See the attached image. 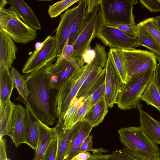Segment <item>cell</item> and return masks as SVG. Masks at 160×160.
I'll list each match as a JSON object with an SVG mask.
<instances>
[{
	"instance_id": "1",
	"label": "cell",
	"mask_w": 160,
	"mask_h": 160,
	"mask_svg": "<svg viewBox=\"0 0 160 160\" xmlns=\"http://www.w3.org/2000/svg\"><path fill=\"white\" fill-rule=\"evenodd\" d=\"M46 68L45 66L23 75L29 92L27 101L23 103L28 106L39 120L52 126L57 118L59 88L49 89Z\"/></svg>"
},
{
	"instance_id": "2",
	"label": "cell",
	"mask_w": 160,
	"mask_h": 160,
	"mask_svg": "<svg viewBox=\"0 0 160 160\" xmlns=\"http://www.w3.org/2000/svg\"><path fill=\"white\" fill-rule=\"evenodd\" d=\"M118 132L119 140L125 148L142 160L160 158L157 144L146 136L140 126L121 128Z\"/></svg>"
},
{
	"instance_id": "3",
	"label": "cell",
	"mask_w": 160,
	"mask_h": 160,
	"mask_svg": "<svg viewBox=\"0 0 160 160\" xmlns=\"http://www.w3.org/2000/svg\"><path fill=\"white\" fill-rule=\"evenodd\" d=\"M103 23L99 0H87V14L83 28L73 45L74 52L72 57L83 58L91 49L90 44L96 37L100 25Z\"/></svg>"
},
{
	"instance_id": "4",
	"label": "cell",
	"mask_w": 160,
	"mask_h": 160,
	"mask_svg": "<svg viewBox=\"0 0 160 160\" xmlns=\"http://www.w3.org/2000/svg\"><path fill=\"white\" fill-rule=\"evenodd\" d=\"M137 0H99L105 25L116 27L122 25H136L133 14Z\"/></svg>"
},
{
	"instance_id": "5",
	"label": "cell",
	"mask_w": 160,
	"mask_h": 160,
	"mask_svg": "<svg viewBox=\"0 0 160 160\" xmlns=\"http://www.w3.org/2000/svg\"><path fill=\"white\" fill-rule=\"evenodd\" d=\"M0 31L5 32L17 43L26 44L37 37L36 31L21 20L12 6L0 9Z\"/></svg>"
},
{
	"instance_id": "6",
	"label": "cell",
	"mask_w": 160,
	"mask_h": 160,
	"mask_svg": "<svg viewBox=\"0 0 160 160\" xmlns=\"http://www.w3.org/2000/svg\"><path fill=\"white\" fill-rule=\"evenodd\" d=\"M154 71L149 70L126 83H122L116 103L120 109L140 108L141 97L152 78Z\"/></svg>"
},
{
	"instance_id": "7",
	"label": "cell",
	"mask_w": 160,
	"mask_h": 160,
	"mask_svg": "<svg viewBox=\"0 0 160 160\" xmlns=\"http://www.w3.org/2000/svg\"><path fill=\"white\" fill-rule=\"evenodd\" d=\"M84 63V59L79 57L66 59L61 55L57 56L54 63L47 66L49 89L61 86L74 72L80 70Z\"/></svg>"
},
{
	"instance_id": "8",
	"label": "cell",
	"mask_w": 160,
	"mask_h": 160,
	"mask_svg": "<svg viewBox=\"0 0 160 160\" xmlns=\"http://www.w3.org/2000/svg\"><path fill=\"white\" fill-rule=\"evenodd\" d=\"M122 50L127 72V83L149 70L155 69L157 59L151 52L135 49Z\"/></svg>"
},
{
	"instance_id": "9",
	"label": "cell",
	"mask_w": 160,
	"mask_h": 160,
	"mask_svg": "<svg viewBox=\"0 0 160 160\" xmlns=\"http://www.w3.org/2000/svg\"><path fill=\"white\" fill-rule=\"evenodd\" d=\"M57 43L54 36L48 35L28 58L22 68V72L28 74L55 61L58 52Z\"/></svg>"
},
{
	"instance_id": "10",
	"label": "cell",
	"mask_w": 160,
	"mask_h": 160,
	"mask_svg": "<svg viewBox=\"0 0 160 160\" xmlns=\"http://www.w3.org/2000/svg\"><path fill=\"white\" fill-rule=\"evenodd\" d=\"M96 37L111 49H130L140 46L137 37L131 38L116 28L106 26L103 23L98 29Z\"/></svg>"
},
{
	"instance_id": "11",
	"label": "cell",
	"mask_w": 160,
	"mask_h": 160,
	"mask_svg": "<svg viewBox=\"0 0 160 160\" xmlns=\"http://www.w3.org/2000/svg\"><path fill=\"white\" fill-rule=\"evenodd\" d=\"M105 68L104 80L106 99L108 107L117 103V98L122 83L109 52Z\"/></svg>"
},
{
	"instance_id": "12",
	"label": "cell",
	"mask_w": 160,
	"mask_h": 160,
	"mask_svg": "<svg viewBox=\"0 0 160 160\" xmlns=\"http://www.w3.org/2000/svg\"><path fill=\"white\" fill-rule=\"evenodd\" d=\"M94 55L90 62L85 65V68L79 78L72 87L68 95L69 98L72 100L77 94L87 77L95 68L105 67L108 57L105 47L96 43L94 49Z\"/></svg>"
},
{
	"instance_id": "13",
	"label": "cell",
	"mask_w": 160,
	"mask_h": 160,
	"mask_svg": "<svg viewBox=\"0 0 160 160\" xmlns=\"http://www.w3.org/2000/svg\"><path fill=\"white\" fill-rule=\"evenodd\" d=\"M81 122H77L72 128L65 129L62 123L58 122L55 127L58 140L56 160H64L69 152L73 142L79 130Z\"/></svg>"
},
{
	"instance_id": "14",
	"label": "cell",
	"mask_w": 160,
	"mask_h": 160,
	"mask_svg": "<svg viewBox=\"0 0 160 160\" xmlns=\"http://www.w3.org/2000/svg\"><path fill=\"white\" fill-rule=\"evenodd\" d=\"M77 8V6L67 9L61 15L59 22L54 36L57 43V56L61 55L62 50L68 41Z\"/></svg>"
},
{
	"instance_id": "15",
	"label": "cell",
	"mask_w": 160,
	"mask_h": 160,
	"mask_svg": "<svg viewBox=\"0 0 160 160\" xmlns=\"http://www.w3.org/2000/svg\"><path fill=\"white\" fill-rule=\"evenodd\" d=\"M26 127V108L21 104H16L13 113L11 138L17 148L24 143Z\"/></svg>"
},
{
	"instance_id": "16",
	"label": "cell",
	"mask_w": 160,
	"mask_h": 160,
	"mask_svg": "<svg viewBox=\"0 0 160 160\" xmlns=\"http://www.w3.org/2000/svg\"><path fill=\"white\" fill-rule=\"evenodd\" d=\"M18 50L11 37L5 32L0 31V68H11Z\"/></svg>"
},
{
	"instance_id": "17",
	"label": "cell",
	"mask_w": 160,
	"mask_h": 160,
	"mask_svg": "<svg viewBox=\"0 0 160 160\" xmlns=\"http://www.w3.org/2000/svg\"><path fill=\"white\" fill-rule=\"evenodd\" d=\"M39 136L36 150L32 160H42L43 157L53 139L57 137L55 127L50 128L39 120Z\"/></svg>"
},
{
	"instance_id": "18",
	"label": "cell",
	"mask_w": 160,
	"mask_h": 160,
	"mask_svg": "<svg viewBox=\"0 0 160 160\" xmlns=\"http://www.w3.org/2000/svg\"><path fill=\"white\" fill-rule=\"evenodd\" d=\"M8 1L24 23L36 31L41 29L38 17L32 8L25 2L21 0H8Z\"/></svg>"
},
{
	"instance_id": "19",
	"label": "cell",
	"mask_w": 160,
	"mask_h": 160,
	"mask_svg": "<svg viewBox=\"0 0 160 160\" xmlns=\"http://www.w3.org/2000/svg\"><path fill=\"white\" fill-rule=\"evenodd\" d=\"M140 127L152 142L160 144V122L152 117L141 108L139 109Z\"/></svg>"
},
{
	"instance_id": "20",
	"label": "cell",
	"mask_w": 160,
	"mask_h": 160,
	"mask_svg": "<svg viewBox=\"0 0 160 160\" xmlns=\"http://www.w3.org/2000/svg\"><path fill=\"white\" fill-rule=\"evenodd\" d=\"M27 110V127L24 143L36 150L38 140L39 119L29 107L25 104Z\"/></svg>"
},
{
	"instance_id": "21",
	"label": "cell",
	"mask_w": 160,
	"mask_h": 160,
	"mask_svg": "<svg viewBox=\"0 0 160 160\" xmlns=\"http://www.w3.org/2000/svg\"><path fill=\"white\" fill-rule=\"evenodd\" d=\"M77 6L76 15L71 27L69 38L65 45L73 46L85 23L87 12V0H79Z\"/></svg>"
},
{
	"instance_id": "22",
	"label": "cell",
	"mask_w": 160,
	"mask_h": 160,
	"mask_svg": "<svg viewBox=\"0 0 160 160\" xmlns=\"http://www.w3.org/2000/svg\"><path fill=\"white\" fill-rule=\"evenodd\" d=\"M108 108L105 96L89 109L83 121L88 122L93 127L97 126L104 120L108 112Z\"/></svg>"
},
{
	"instance_id": "23",
	"label": "cell",
	"mask_w": 160,
	"mask_h": 160,
	"mask_svg": "<svg viewBox=\"0 0 160 160\" xmlns=\"http://www.w3.org/2000/svg\"><path fill=\"white\" fill-rule=\"evenodd\" d=\"M15 104L10 99L5 104H0V139L12 135L13 115Z\"/></svg>"
},
{
	"instance_id": "24",
	"label": "cell",
	"mask_w": 160,
	"mask_h": 160,
	"mask_svg": "<svg viewBox=\"0 0 160 160\" xmlns=\"http://www.w3.org/2000/svg\"><path fill=\"white\" fill-rule=\"evenodd\" d=\"M14 88L9 69L5 67L0 68V104L4 105L10 100Z\"/></svg>"
},
{
	"instance_id": "25",
	"label": "cell",
	"mask_w": 160,
	"mask_h": 160,
	"mask_svg": "<svg viewBox=\"0 0 160 160\" xmlns=\"http://www.w3.org/2000/svg\"><path fill=\"white\" fill-rule=\"evenodd\" d=\"M93 127L88 122L83 121L75 138L71 149L64 160H72L78 154L84 141L89 135Z\"/></svg>"
},
{
	"instance_id": "26",
	"label": "cell",
	"mask_w": 160,
	"mask_h": 160,
	"mask_svg": "<svg viewBox=\"0 0 160 160\" xmlns=\"http://www.w3.org/2000/svg\"><path fill=\"white\" fill-rule=\"evenodd\" d=\"M137 25V37L139 44L148 49L154 54L156 59L160 61V46L149 32L139 23Z\"/></svg>"
},
{
	"instance_id": "27",
	"label": "cell",
	"mask_w": 160,
	"mask_h": 160,
	"mask_svg": "<svg viewBox=\"0 0 160 160\" xmlns=\"http://www.w3.org/2000/svg\"><path fill=\"white\" fill-rule=\"evenodd\" d=\"M141 100L148 105H151L158 110L160 109V94L156 85L153 77L141 97Z\"/></svg>"
},
{
	"instance_id": "28",
	"label": "cell",
	"mask_w": 160,
	"mask_h": 160,
	"mask_svg": "<svg viewBox=\"0 0 160 160\" xmlns=\"http://www.w3.org/2000/svg\"><path fill=\"white\" fill-rule=\"evenodd\" d=\"M11 71L13 78L14 88L17 90L19 97L16 100L26 102L29 94L26 81L23 75L20 74L13 66L11 68Z\"/></svg>"
},
{
	"instance_id": "29",
	"label": "cell",
	"mask_w": 160,
	"mask_h": 160,
	"mask_svg": "<svg viewBox=\"0 0 160 160\" xmlns=\"http://www.w3.org/2000/svg\"><path fill=\"white\" fill-rule=\"evenodd\" d=\"M109 52L112 56L122 82L126 83L127 81V72L122 50L110 49Z\"/></svg>"
},
{
	"instance_id": "30",
	"label": "cell",
	"mask_w": 160,
	"mask_h": 160,
	"mask_svg": "<svg viewBox=\"0 0 160 160\" xmlns=\"http://www.w3.org/2000/svg\"><path fill=\"white\" fill-rule=\"evenodd\" d=\"M101 67H98L94 69L86 79L78 91L76 98H82L87 91L96 82L102 71Z\"/></svg>"
},
{
	"instance_id": "31",
	"label": "cell",
	"mask_w": 160,
	"mask_h": 160,
	"mask_svg": "<svg viewBox=\"0 0 160 160\" xmlns=\"http://www.w3.org/2000/svg\"><path fill=\"white\" fill-rule=\"evenodd\" d=\"M78 0H62L49 5L48 13L50 18L58 16L70 6L79 2Z\"/></svg>"
},
{
	"instance_id": "32",
	"label": "cell",
	"mask_w": 160,
	"mask_h": 160,
	"mask_svg": "<svg viewBox=\"0 0 160 160\" xmlns=\"http://www.w3.org/2000/svg\"><path fill=\"white\" fill-rule=\"evenodd\" d=\"M139 23L149 32L160 46V29L153 18L146 19Z\"/></svg>"
},
{
	"instance_id": "33",
	"label": "cell",
	"mask_w": 160,
	"mask_h": 160,
	"mask_svg": "<svg viewBox=\"0 0 160 160\" xmlns=\"http://www.w3.org/2000/svg\"><path fill=\"white\" fill-rule=\"evenodd\" d=\"M108 160H142L125 148L108 155Z\"/></svg>"
},
{
	"instance_id": "34",
	"label": "cell",
	"mask_w": 160,
	"mask_h": 160,
	"mask_svg": "<svg viewBox=\"0 0 160 160\" xmlns=\"http://www.w3.org/2000/svg\"><path fill=\"white\" fill-rule=\"evenodd\" d=\"M91 98V95L84 101L83 104L77 111L72 119V127H73L77 122L83 121L85 115L90 108Z\"/></svg>"
},
{
	"instance_id": "35",
	"label": "cell",
	"mask_w": 160,
	"mask_h": 160,
	"mask_svg": "<svg viewBox=\"0 0 160 160\" xmlns=\"http://www.w3.org/2000/svg\"><path fill=\"white\" fill-rule=\"evenodd\" d=\"M92 139L93 137L92 135L88 136L83 143L78 153L84 151L92 152L93 154L107 152H108V150L103 148H93L92 146Z\"/></svg>"
},
{
	"instance_id": "36",
	"label": "cell",
	"mask_w": 160,
	"mask_h": 160,
	"mask_svg": "<svg viewBox=\"0 0 160 160\" xmlns=\"http://www.w3.org/2000/svg\"><path fill=\"white\" fill-rule=\"evenodd\" d=\"M58 145V140L57 137L50 144L43 157L42 160H56Z\"/></svg>"
},
{
	"instance_id": "37",
	"label": "cell",
	"mask_w": 160,
	"mask_h": 160,
	"mask_svg": "<svg viewBox=\"0 0 160 160\" xmlns=\"http://www.w3.org/2000/svg\"><path fill=\"white\" fill-rule=\"evenodd\" d=\"M105 96V85L104 82L91 95L89 108Z\"/></svg>"
},
{
	"instance_id": "38",
	"label": "cell",
	"mask_w": 160,
	"mask_h": 160,
	"mask_svg": "<svg viewBox=\"0 0 160 160\" xmlns=\"http://www.w3.org/2000/svg\"><path fill=\"white\" fill-rule=\"evenodd\" d=\"M140 2L151 12L160 11V0H140Z\"/></svg>"
},
{
	"instance_id": "39",
	"label": "cell",
	"mask_w": 160,
	"mask_h": 160,
	"mask_svg": "<svg viewBox=\"0 0 160 160\" xmlns=\"http://www.w3.org/2000/svg\"><path fill=\"white\" fill-rule=\"evenodd\" d=\"M116 28L124 32L131 38H137V25H122Z\"/></svg>"
},
{
	"instance_id": "40",
	"label": "cell",
	"mask_w": 160,
	"mask_h": 160,
	"mask_svg": "<svg viewBox=\"0 0 160 160\" xmlns=\"http://www.w3.org/2000/svg\"><path fill=\"white\" fill-rule=\"evenodd\" d=\"M74 52V48L72 45H65L61 55L64 58L68 59L72 57Z\"/></svg>"
},
{
	"instance_id": "41",
	"label": "cell",
	"mask_w": 160,
	"mask_h": 160,
	"mask_svg": "<svg viewBox=\"0 0 160 160\" xmlns=\"http://www.w3.org/2000/svg\"><path fill=\"white\" fill-rule=\"evenodd\" d=\"M6 141L5 138L0 139V160H11L7 158Z\"/></svg>"
},
{
	"instance_id": "42",
	"label": "cell",
	"mask_w": 160,
	"mask_h": 160,
	"mask_svg": "<svg viewBox=\"0 0 160 160\" xmlns=\"http://www.w3.org/2000/svg\"><path fill=\"white\" fill-rule=\"evenodd\" d=\"M153 77L156 85L160 94V61H159L154 71Z\"/></svg>"
},
{
	"instance_id": "43",
	"label": "cell",
	"mask_w": 160,
	"mask_h": 160,
	"mask_svg": "<svg viewBox=\"0 0 160 160\" xmlns=\"http://www.w3.org/2000/svg\"><path fill=\"white\" fill-rule=\"evenodd\" d=\"M92 154L88 152L84 151L78 153L72 160H88L91 156Z\"/></svg>"
},
{
	"instance_id": "44",
	"label": "cell",
	"mask_w": 160,
	"mask_h": 160,
	"mask_svg": "<svg viewBox=\"0 0 160 160\" xmlns=\"http://www.w3.org/2000/svg\"><path fill=\"white\" fill-rule=\"evenodd\" d=\"M108 155L101 153L92 154L91 157L88 160H108Z\"/></svg>"
},
{
	"instance_id": "45",
	"label": "cell",
	"mask_w": 160,
	"mask_h": 160,
	"mask_svg": "<svg viewBox=\"0 0 160 160\" xmlns=\"http://www.w3.org/2000/svg\"><path fill=\"white\" fill-rule=\"evenodd\" d=\"M8 3V0H1L0 1V9L4 8L6 5Z\"/></svg>"
},
{
	"instance_id": "46",
	"label": "cell",
	"mask_w": 160,
	"mask_h": 160,
	"mask_svg": "<svg viewBox=\"0 0 160 160\" xmlns=\"http://www.w3.org/2000/svg\"><path fill=\"white\" fill-rule=\"evenodd\" d=\"M157 24L160 29V16L153 18Z\"/></svg>"
},
{
	"instance_id": "47",
	"label": "cell",
	"mask_w": 160,
	"mask_h": 160,
	"mask_svg": "<svg viewBox=\"0 0 160 160\" xmlns=\"http://www.w3.org/2000/svg\"><path fill=\"white\" fill-rule=\"evenodd\" d=\"M152 160H160V158L155 159Z\"/></svg>"
},
{
	"instance_id": "48",
	"label": "cell",
	"mask_w": 160,
	"mask_h": 160,
	"mask_svg": "<svg viewBox=\"0 0 160 160\" xmlns=\"http://www.w3.org/2000/svg\"><path fill=\"white\" fill-rule=\"evenodd\" d=\"M160 112V109L159 110H158Z\"/></svg>"
}]
</instances>
